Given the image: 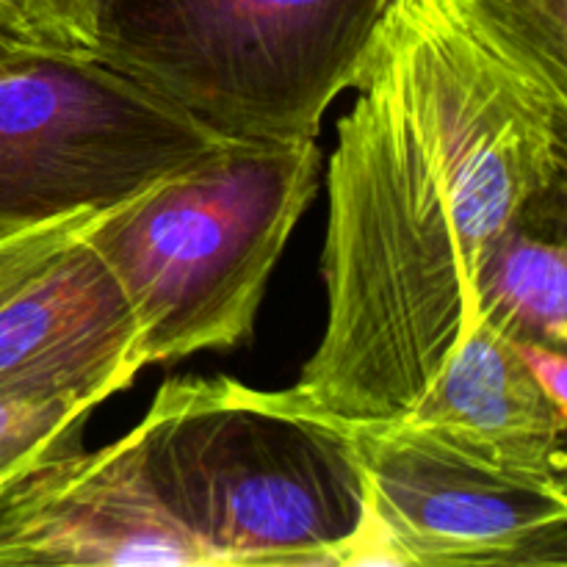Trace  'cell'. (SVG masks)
I'll use <instances>...</instances> for the list:
<instances>
[{"mask_svg": "<svg viewBox=\"0 0 567 567\" xmlns=\"http://www.w3.org/2000/svg\"><path fill=\"white\" fill-rule=\"evenodd\" d=\"M319 175L316 142H233L86 233L142 324L150 365L249 341Z\"/></svg>", "mask_w": 567, "mask_h": 567, "instance_id": "3957f363", "label": "cell"}, {"mask_svg": "<svg viewBox=\"0 0 567 567\" xmlns=\"http://www.w3.org/2000/svg\"><path fill=\"white\" fill-rule=\"evenodd\" d=\"M393 424L491 468L567 487V410L515 343L474 313L419 404Z\"/></svg>", "mask_w": 567, "mask_h": 567, "instance_id": "9c48e42d", "label": "cell"}, {"mask_svg": "<svg viewBox=\"0 0 567 567\" xmlns=\"http://www.w3.org/2000/svg\"><path fill=\"white\" fill-rule=\"evenodd\" d=\"M233 144L94 53L0 61V236L114 208Z\"/></svg>", "mask_w": 567, "mask_h": 567, "instance_id": "5b68a950", "label": "cell"}, {"mask_svg": "<svg viewBox=\"0 0 567 567\" xmlns=\"http://www.w3.org/2000/svg\"><path fill=\"white\" fill-rule=\"evenodd\" d=\"M388 3V0H382V6H385Z\"/></svg>", "mask_w": 567, "mask_h": 567, "instance_id": "e0dca14e", "label": "cell"}, {"mask_svg": "<svg viewBox=\"0 0 567 567\" xmlns=\"http://www.w3.org/2000/svg\"><path fill=\"white\" fill-rule=\"evenodd\" d=\"M210 567L155 493L133 432L0 491V567Z\"/></svg>", "mask_w": 567, "mask_h": 567, "instance_id": "52a82bcc", "label": "cell"}, {"mask_svg": "<svg viewBox=\"0 0 567 567\" xmlns=\"http://www.w3.org/2000/svg\"><path fill=\"white\" fill-rule=\"evenodd\" d=\"M0 491H3V487H0Z\"/></svg>", "mask_w": 567, "mask_h": 567, "instance_id": "ac0fdd59", "label": "cell"}, {"mask_svg": "<svg viewBox=\"0 0 567 567\" xmlns=\"http://www.w3.org/2000/svg\"><path fill=\"white\" fill-rule=\"evenodd\" d=\"M103 0H0V28L48 50L97 53Z\"/></svg>", "mask_w": 567, "mask_h": 567, "instance_id": "4fadbf2b", "label": "cell"}, {"mask_svg": "<svg viewBox=\"0 0 567 567\" xmlns=\"http://www.w3.org/2000/svg\"><path fill=\"white\" fill-rule=\"evenodd\" d=\"M147 365L142 324L86 233L0 305V391L97 408Z\"/></svg>", "mask_w": 567, "mask_h": 567, "instance_id": "ba28073f", "label": "cell"}, {"mask_svg": "<svg viewBox=\"0 0 567 567\" xmlns=\"http://www.w3.org/2000/svg\"><path fill=\"white\" fill-rule=\"evenodd\" d=\"M382 0H103L97 59L233 142H316Z\"/></svg>", "mask_w": 567, "mask_h": 567, "instance_id": "277c9868", "label": "cell"}, {"mask_svg": "<svg viewBox=\"0 0 567 567\" xmlns=\"http://www.w3.org/2000/svg\"><path fill=\"white\" fill-rule=\"evenodd\" d=\"M109 214L111 208L78 210V214L39 221V225L22 227V230L3 233L0 236V305L14 297L66 244L97 227Z\"/></svg>", "mask_w": 567, "mask_h": 567, "instance_id": "5bb4252c", "label": "cell"}, {"mask_svg": "<svg viewBox=\"0 0 567 567\" xmlns=\"http://www.w3.org/2000/svg\"><path fill=\"white\" fill-rule=\"evenodd\" d=\"M565 236L567 192L535 199L482 258L468 291V313L513 343L567 352Z\"/></svg>", "mask_w": 567, "mask_h": 567, "instance_id": "30bf717a", "label": "cell"}, {"mask_svg": "<svg viewBox=\"0 0 567 567\" xmlns=\"http://www.w3.org/2000/svg\"><path fill=\"white\" fill-rule=\"evenodd\" d=\"M92 410L70 399L0 391V487L83 452V432Z\"/></svg>", "mask_w": 567, "mask_h": 567, "instance_id": "7c38bea8", "label": "cell"}, {"mask_svg": "<svg viewBox=\"0 0 567 567\" xmlns=\"http://www.w3.org/2000/svg\"><path fill=\"white\" fill-rule=\"evenodd\" d=\"M446 6L493 61L567 111V0H446Z\"/></svg>", "mask_w": 567, "mask_h": 567, "instance_id": "8fae6325", "label": "cell"}, {"mask_svg": "<svg viewBox=\"0 0 567 567\" xmlns=\"http://www.w3.org/2000/svg\"><path fill=\"white\" fill-rule=\"evenodd\" d=\"M327 161V324L275 391L330 424H393L457 347L482 258L567 192V111L493 61L446 0H388Z\"/></svg>", "mask_w": 567, "mask_h": 567, "instance_id": "6da1fadb", "label": "cell"}, {"mask_svg": "<svg viewBox=\"0 0 567 567\" xmlns=\"http://www.w3.org/2000/svg\"><path fill=\"white\" fill-rule=\"evenodd\" d=\"M365 493L369 565L567 567V487L491 468L404 424H336Z\"/></svg>", "mask_w": 567, "mask_h": 567, "instance_id": "8992f818", "label": "cell"}, {"mask_svg": "<svg viewBox=\"0 0 567 567\" xmlns=\"http://www.w3.org/2000/svg\"><path fill=\"white\" fill-rule=\"evenodd\" d=\"M515 349L520 352L524 363L529 365L535 380L543 385V391L551 396V402L567 410V352L537 347V343H515Z\"/></svg>", "mask_w": 567, "mask_h": 567, "instance_id": "9a60e30c", "label": "cell"}, {"mask_svg": "<svg viewBox=\"0 0 567 567\" xmlns=\"http://www.w3.org/2000/svg\"><path fill=\"white\" fill-rule=\"evenodd\" d=\"M131 432L210 567L369 565L363 476L330 421L230 377H175Z\"/></svg>", "mask_w": 567, "mask_h": 567, "instance_id": "7a4b0ae2", "label": "cell"}, {"mask_svg": "<svg viewBox=\"0 0 567 567\" xmlns=\"http://www.w3.org/2000/svg\"><path fill=\"white\" fill-rule=\"evenodd\" d=\"M31 48H39V44L25 42V39L14 37V33H11V31H6V28H0V61L11 59V55L22 53V50H31Z\"/></svg>", "mask_w": 567, "mask_h": 567, "instance_id": "2e32d148", "label": "cell"}]
</instances>
